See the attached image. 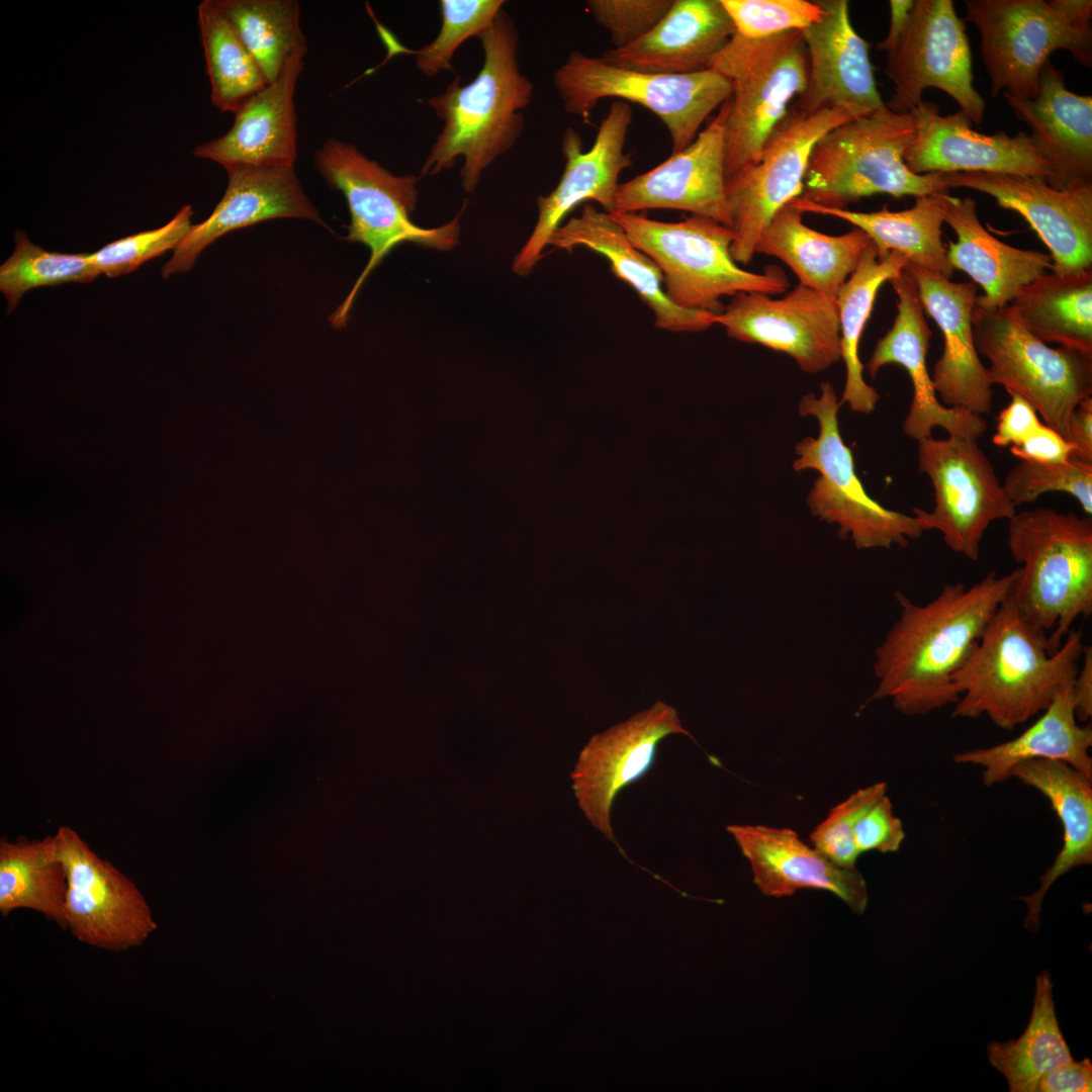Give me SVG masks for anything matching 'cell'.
Returning <instances> with one entry per match:
<instances>
[{
    "instance_id": "25",
    "label": "cell",
    "mask_w": 1092,
    "mask_h": 1092,
    "mask_svg": "<svg viewBox=\"0 0 1092 1092\" xmlns=\"http://www.w3.org/2000/svg\"><path fill=\"white\" fill-rule=\"evenodd\" d=\"M907 268L915 280L924 310L943 337L942 354L930 374L939 400L946 406L976 415L989 414L993 407V384L973 334L976 285L953 282L909 264Z\"/></svg>"
},
{
    "instance_id": "40",
    "label": "cell",
    "mask_w": 1092,
    "mask_h": 1092,
    "mask_svg": "<svg viewBox=\"0 0 1092 1092\" xmlns=\"http://www.w3.org/2000/svg\"><path fill=\"white\" fill-rule=\"evenodd\" d=\"M991 1065L1007 1080L1011 1092H1035L1042 1076L1073 1061L1061 1032L1046 971L1036 977L1029 1022L1016 1039L993 1041L987 1048Z\"/></svg>"
},
{
    "instance_id": "37",
    "label": "cell",
    "mask_w": 1092,
    "mask_h": 1092,
    "mask_svg": "<svg viewBox=\"0 0 1092 1092\" xmlns=\"http://www.w3.org/2000/svg\"><path fill=\"white\" fill-rule=\"evenodd\" d=\"M1008 306L1041 342L1092 355V268L1066 275L1045 272L1022 287Z\"/></svg>"
},
{
    "instance_id": "10",
    "label": "cell",
    "mask_w": 1092,
    "mask_h": 1092,
    "mask_svg": "<svg viewBox=\"0 0 1092 1092\" xmlns=\"http://www.w3.org/2000/svg\"><path fill=\"white\" fill-rule=\"evenodd\" d=\"M553 82L564 110L586 123L604 98L647 108L666 126L672 154L694 142L707 117L732 93L730 81L712 69L680 75L643 73L577 51L555 71Z\"/></svg>"
},
{
    "instance_id": "35",
    "label": "cell",
    "mask_w": 1092,
    "mask_h": 1092,
    "mask_svg": "<svg viewBox=\"0 0 1092 1092\" xmlns=\"http://www.w3.org/2000/svg\"><path fill=\"white\" fill-rule=\"evenodd\" d=\"M802 214L792 202L781 208L762 231L755 254L779 258L800 284L836 302L841 285L872 241L857 228L840 236L822 234L807 226Z\"/></svg>"
},
{
    "instance_id": "16",
    "label": "cell",
    "mask_w": 1092,
    "mask_h": 1092,
    "mask_svg": "<svg viewBox=\"0 0 1092 1092\" xmlns=\"http://www.w3.org/2000/svg\"><path fill=\"white\" fill-rule=\"evenodd\" d=\"M54 837L67 875L66 929L105 950L141 946L158 925L134 883L72 828L61 826Z\"/></svg>"
},
{
    "instance_id": "33",
    "label": "cell",
    "mask_w": 1092,
    "mask_h": 1092,
    "mask_svg": "<svg viewBox=\"0 0 1092 1092\" xmlns=\"http://www.w3.org/2000/svg\"><path fill=\"white\" fill-rule=\"evenodd\" d=\"M1011 778L1037 790L1051 803L1063 829V844L1039 877L1038 889L1019 897L1027 905L1024 926L1039 927L1042 900L1051 886L1071 870L1092 862V779L1060 760L1031 759L1016 764Z\"/></svg>"
},
{
    "instance_id": "56",
    "label": "cell",
    "mask_w": 1092,
    "mask_h": 1092,
    "mask_svg": "<svg viewBox=\"0 0 1092 1092\" xmlns=\"http://www.w3.org/2000/svg\"><path fill=\"white\" fill-rule=\"evenodd\" d=\"M914 4L915 1L913 0H891L889 2V32L885 39L876 44L877 49L885 51L888 56L897 49L910 22Z\"/></svg>"
},
{
    "instance_id": "38",
    "label": "cell",
    "mask_w": 1092,
    "mask_h": 1092,
    "mask_svg": "<svg viewBox=\"0 0 1092 1092\" xmlns=\"http://www.w3.org/2000/svg\"><path fill=\"white\" fill-rule=\"evenodd\" d=\"M907 265L908 261L897 252L879 259L872 242L837 293L840 350L846 368V382L839 403L847 402L853 412L871 414L880 399L877 390L863 379L859 343L881 286L898 277Z\"/></svg>"
},
{
    "instance_id": "14",
    "label": "cell",
    "mask_w": 1092,
    "mask_h": 1092,
    "mask_svg": "<svg viewBox=\"0 0 1092 1092\" xmlns=\"http://www.w3.org/2000/svg\"><path fill=\"white\" fill-rule=\"evenodd\" d=\"M917 454L918 469L934 490V507L930 512L914 508V516L923 531H938L950 550L976 561L988 527L1012 518L1015 505L978 440L923 439Z\"/></svg>"
},
{
    "instance_id": "46",
    "label": "cell",
    "mask_w": 1092,
    "mask_h": 1092,
    "mask_svg": "<svg viewBox=\"0 0 1092 1092\" xmlns=\"http://www.w3.org/2000/svg\"><path fill=\"white\" fill-rule=\"evenodd\" d=\"M192 214L191 205H184L166 224L118 239L89 254L91 262L99 274L108 277L130 273L145 262L175 250L192 226Z\"/></svg>"
},
{
    "instance_id": "23",
    "label": "cell",
    "mask_w": 1092,
    "mask_h": 1092,
    "mask_svg": "<svg viewBox=\"0 0 1092 1092\" xmlns=\"http://www.w3.org/2000/svg\"><path fill=\"white\" fill-rule=\"evenodd\" d=\"M897 295V315L881 338L866 367L875 378L885 365L898 364L908 373L913 398L903 422L906 436L916 440L932 438L934 428L948 436L979 440L987 429L983 416L944 405L934 389L926 357L931 331L924 315L915 280L906 268L891 281Z\"/></svg>"
},
{
    "instance_id": "53",
    "label": "cell",
    "mask_w": 1092,
    "mask_h": 1092,
    "mask_svg": "<svg viewBox=\"0 0 1092 1092\" xmlns=\"http://www.w3.org/2000/svg\"><path fill=\"white\" fill-rule=\"evenodd\" d=\"M1039 1092H1090L1092 1091V1063L1085 1058L1074 1060L1046 1073L1038 1082Z\"/></svg>"
},
{
    "instance_id": "1",
    "label": "cell",
    "mask_w": 1092,
    "mask_h": 1092,
    "mask_svg": "<svg viewBox=\"0 0 1092 1092\" xmlns=\"http://www.w3.org/2000/svg\"><path fill=\"white\" fill-rule=\"evenodd\" d=\"M1016 569L990 571L971 586L945 583L924 605L895 593L900 618L876 649L874 672L879 684L867 703L889 698L909 716L925 715L960 696L952 675L962 666L987 624L1010 596Z\"/></svg>"
},
{
    "instance_id": "2",
    "label": "cell",
    "mask_w": 1092,
    "mask_h": 1092,
    "mask_svg": "<svg viewBox=\"0 0 1092 1092\" xmlns=\"http://www.w3.org/2000/svg\"><path fill=\"white\" fill-rule=\"evenodd\" d=\"M1083 645L1082 633L1072 628L1050 653L1048 634L1030 624L1008 597L952 675L960 698L951 716L985 715L997 727L1013 730L1045 710L1074 678Z\"/></svg>"
},
{
    "instance_id": "49",
    "label": "cell",
    "mask_w": 1092,
    "mask_h": 1092,
    "mask_svg": "<svg viewBox=\"0 0 1092 1092\" xmlns=\"http://www.w3.org/2000/svg\"><path fill=\"white\" fill-rule=\"evenodd\" d=\"M673 0H589L595 21L610 34L612 49L625 48L648 33L667 13Z\"/></svg>"
},
{
    "instance_id": "3",
    "label": "cell",
    "mask_w": 1092,
    "mask_h": 1092,
    "mask_svg": "<svg viewBox=\"0 0 1092 1092\" xmlns=\"http://www.w3.org/2000/svg\"><path fill=\"white\" fill-rule=\"evenodd\" d=\"M483 64L472 82L462 85L456 76L428 105L443 121L423 164V176L453 167L461 157L462 186L475 190L482 172L506 154L522 134V110L531 102L534 86L518 62L519 34L503 9L479 37Z\"/></svg>"
},
{
    "instance_id": "20",
    "label": "cell",
    "mask_w": 1092,
    "mask_h": 1092,
    "mask_svg": "<svg viewBox=\"0 0 1092 1092\" xmlns=\"http://www.w3.org/2000/svg\"><path fill=\"white\" fill-rule=\"evenodd\" d=\"M944 185L992 196L998 206L1018 212L1049 248L1052 272L1073 274L1092 268V185L1065 190L1043 179L990 172L940 173Z\"/></svg>"
},
{
    "instance_id": "47",
    "label": "cell",
    "mask_w": 1092,
    "mask_h": 1092,
    "mask_svg": "<svg viewBox=\"0 0 1092 1092\" xmlns=\"http://www.w3.org/2000/svg\"><path fill=\"white\" fill-rule=\"evenodd\" d=\"M736 33L750 39L803 30L820 20L823 9L806 0H721Z\"/></svg>"
},
{
    "instance_id": "5",
    "label": "cell",
    "mask_w": 1092,
    "mask_h": 1092,
    "mask_svg": "<svg viewBox=\"0 0 1092 1092\" xmlns=\"http://www.w3.org/2000/svg\"><path fill=\"white\" fill-rule=\"evenodd\" d=\"M913 135L911 112L898 113L886 105L834 127L812 149L801 197L845 209L875 194L900 198L949 193L940 173L918 175L906 166L904 156Z\"/></svg>"
},
{
    "instance_id": "43",
    "label": "cell",
    "mask_w": 1092,
    "mask_h": 1092,
    "mask_svg": "<svg viewBox=\"0 0 1092 1092\" xmlns=\"http://www.w3.org/2000/svg\"><path fill=\"white\" fill-rule=\"evenodd\" d=\"M15 250L0 267V290L11 312L23 294L33 288L94 281L100 274L89 254L49 252L34 245L22 231L14 234Z\"/></svg>"
},
{
    "instance_id": "12",
    "label": "cell",
    "mask_w": 1092,
    "mask_h": 1092,
    "mask_svg": "<svg viewBox=\"0 0 1092 1092\" xmlns=\"http://www.w3.org/2000/svg\"><path fill=\"white\" fill-rule=\"evenodd\" d=\"M975 346L989 362L991 383L1024 397L1066 441L1071 415L1092 394V355L1052 348L1030 334L1009 306L973 313Z\"/></svg>"
},
{
    "instance_id": "24",
    "label": "cell",
    "mask_w": 1092,
    "mask_h": 1092,
    "mask_svg": "<svg viewBox=\"0 0 1092 1092\" xmlns=\"http://www.w3.org/2000/svg\"><path fill=\"white\" fill-rule=\"evenodd\" d=\"M823 15L802 30L808 79L795 109L812 114L846 107L866 115L886 104L877 88L869 43L855 31L846 0L817 1Z\"/></svg>"
},
{
    "instance_id": "19",
    "label": "cell",
    "mask_w": 1092,
    "mask_h": 1092,
    "mask_svg": "<svg viewBox=\"0 0 1092 1092\" xmlns=\"http://www.w3.org/2000/svg\"><path fill=\"white\" fill-rule=\"evenodd\" d=\"M671 734L694 737L676 710L662 701L595 734L581 750L572 771L578 805L590 824L625 855L611 825L618 794L652 767L659 742Z\"/></svg>"
},
{
    "instance_id": "48",
    "label": "cell",
    "mask_w": 1092,
    "mask_h": 1092,
    "mask_svg": "<svg viewBox=\"0 0 1092 1092\" xmlns=\"http://www.w3.org/2000/svg\"><path fill=\"white\" fill-rule=\"evenodd\" d=\"M887 784L880 782L849 795L830 809L826 818L812 830L811 844L837 866L855 868L859 854L853 840L854 824L864 810L887 794Z\"/></svg>"
},
{
    "instance_id": "27",
    "label": "cell",
    "mask_w": 1092,
    "mask_h": 1092,
    "mask_svg": "<svg viewBox=\"0 0 1092 1092\" xmlns=\"http://www.w3.org/2000/svg\"><path fill=\"white\" fill-rule=\"evenodd\" d=\"M228 175L222 198L204 221L192 224L162 268L163 278L189 271L200 253L221 236L267 219L306 218L327 228L294 168H240Z\"/></svg>"
},
{
    "instance_id": "45",
    "label": "cell",
    "mask_w": 1092,
    "mask_h": 1092,
    "mask_svg": "<svg viewBox=\"0 0 1092 1092\" xmlns=\"http://www.w3.org/2000/svg\"><path fill=\"white\" fill-rule=\"evenodd\" d=\"M1003 487L1015 507L1035 502L1046 492L1074 496L1086 516H1092V464L1071 457L1064 463L1020 460L1006 475Z\"/></svg>"
},
{
    "instance_id": "39",
    "label": "cell",
    "mask_w": 1092,
    "mask_h": 1092,
    "mask_svg": "<svg viewBox=\"0 0 1092 1092\" xmlns=\"http://www.w3.org/2000/svg\"><path fill=\"white\" fill-rule=\"evenodd\" d=\"M67 875L54 835L0 841V913L28 909L66 929Z\"/></svg>"
},
{
    "instance_id": "41",
    "label": "cell",
    "mask_w": 1092,
    "mask_h": 1092,
    "mask_svg": "<svg viewBox=\"0 0 1092 1092\" xmlns=\"http://www.w3.org/2000/svg\"><path fill=\"white\" fill-rule=\"evenodd\" d=\"M198 26L211 101L220 111L235 114L269 82L217 0L198 5Z\"/></svg>"
},
{
    "instance_id": "32",
    "label": "cell",
    "mask_w": 1092,
    "mask_h": 1092,
    "mask_svg": "<svg viewBox=\"0 0 1092 1092\" xmlns=\"http://www.w3.org/2000/svg\"><path fill=\"white\" fill-rule=\"evenodd\" d=\"M942 209L944 222L957 235V242L947 243L948 262L982 287L978 307L992 311L1009 305L1022 287L1052 270L1050 255L1010 246L991 235L979 220L973 197L948 193Z\"/></svg>"
},
{
    "instance_id": "7",
    "label": "cell",
    "mask_w": 1092,
    "mask_h": 1092,
    "mask_svg": "<svg viewBox=\"0 0 1092 1092\" xmlns=\"http://www.w3.org/2000/svg\"><path fill=\"white\" fill-rule=\"evenodd\" d=\"M966 19L981 34V58L994 97L1034 99L1057 50L1092 66L1091 0H966Z\"/></svg>"
},
{
    "instance_id": "52",
    "label": "cell",
    "mask_w": 1092,
    "mask_h": 1092,
    "mask_svg": "<svg viewBox=\"0 0 1092 1092\" xmlns=\"http://www.w3.org/2000/svg\"><path fill=\"white\" fill-rule=\"evenodd\" d=\"M1010 451L1024 461L1064 463L1073 456L1074 447L1055 430L1041 424L1021 444L1011 446Z\"/></svg>"
},
{
    "instance_id": "29",
    "label": "cell",
    "mask_w": 1092,
    "mask_h": 1092,
    "mask_svg": "<svg viewBox=\"0 0 1092 1092\" xmlns=\"http://www.w3.org/2000/svg\"><path fill=\"white\" fill-rule=\"evenodd\" d=\"M305 54L294 55L280 76L246 102L223 135L198 145L193 155L240 168H294L297 127L294 92Z\"/></svg>"
},
{
    "instance_id": "9",
    "label": "cell",
    "mask_w": 1092,
    "mask_h": 1092,
    "mask_svg": "<svg viewBox=\"0 0 1092 1092\" xmlns=\"http://www.w3.org/2000/svg\"><path fill=\"white\" fill-rule=\"evenodd\" d=\"M732 85L724 127L726 178L756 164L769 135L805 90L808 55L801 30L750 39L735 33L710 68Z\"/></svg>"
},
{
    "instance_id": "4",
    "label": "cell",
    "mask_w": 1092,
    "mask_h": 1092,
    "mask_svg": "<svg viewBox=\"0 0 1092 1092\" xmlns=\"http://www.w3.org/2000/svg\"><path fill=\"white\" fill-rule=\"evenodd\" d=\"M1008 547L1020 565L1009 598L1055 653L1073 623L1092 613V518L1043 507L1016 512Z\"/></svg>"
},
{
    "instance_id": "50",
    "label": "cell",
    "mask_w": 1092,
    "mask_h": 1092,
    "mask_svg": "<svg viewBox=\"0 0 1092 1092\" xmlns=\"http://www.w3.org/2000/svg\"><path fill=\"white\" fill-rule=\"evenodd\" d=\"M905 839L903 823L895 816L889 797L882 796L857 818L853 840L858 854L896 852Z\"/></svg>"
},
{
    "instance_id": "6",
    "label": "cell",
    "mask_w": 1092,
    "mask_h": 1092,
    "mask_svg": "<svg viewBox=\"0 0 1092 1092\" xmlns=\"http://www.w3.org/2000/svg\"><path fill=\"white\" fill-rule=\"evenodd\" d=\"M314 164L326 182L347 200L351 221L345 240L370 250L367 265L330 317L334 328L342 329L366 278L394 247L410 242L442 251L453 249L459 243L461 212L438 228L417 225L411 219L418 201L417 177L393 175L355 146L336 139L327 140L315 152Z\"/></svg>"
},
{
    "instance_id": "11",
    "label": "cell",
    "mask_w": 1092,
    "mask_h": 1092,
    "mask_svg": "<svg viewBox=\"0 0 1092 1092\" xmlns=\"http://www.w3.org/2000/svg\"><path fill=\"white\" fill-rule=\"evenodd\" d=\"M840 406L829 382L821 384L819 397L808 393L800 402V414L814 416L819 424L818 437H807L795 448L799 457L794 469H814L820 474L807 504L813 515L838 524L839 535H850L858 549L905 547L924 531L915 516L889 510L868 494L855 472L852 451L839 433Z\"/></svg>"
},
{
    "instance_id": "17",
    "label": "cell",
    "mask_w": 1092,
    "mask_h": 1092,
    "mask_svg": "<svg viewBox=\"0 0 1092 1092\" xmlns=\"http://www.w3.org/2000/svg\"><path fill=\"white\" fill-rule=\"evenodd\" d=\"M632 110L627 102L616 100L602 120L595 143L588 151L578 132L568 127L562 139L564 170L555 189L538 197V219L526 244L517 254L513 270L529 274L541 260L543 251L564 217L577 205L596 201L604 211L613 213L620 174L632 165L625 153Z\"/></svg>"
},
{
    "instance_id": "31",
    "label": "cell",
    "mask_w": 1092,
    "mask_h": 1092,
    "mask_svg": "<svg viewBox=\"0 0 1092 1092\" xmlns=\"http://www.w3.org/2000/svg\"><path fill=\"white\" fill-rule=\"evenodd\" d=\"M548 245L566 251L584 247L602 255L614 276L628 284L651 309L654 325L664 331L701 332L715 325V313L677 307L666 296L657 265L629 240L610 213L584 203L552 234Z\"/></svg>"
},
{
    "instance_id": "42",
    "label": "cell",
    "mask_w": 1092,
    "mask_h": 1092,
    "mask_svg": "<svg viewBox=\"0 0 1092 1092\" xmlns=\"http://www.w3.org/2000/svg\"><path fill=\"white\" fill-rule=\"evenodd\" d=\"M269 83L296 54H306L296 0H217Z\"/></svg>"
},
{
    "instance_id": "54",
    "label": "cell",
    "mask_w": 1092,
    "mask_h": 1092,
    "mask_svg": "<svg viewBox=\"0 0 1092 1092\" xmlns=\"http://www.w3.org/2000/svg\"><path fill=\"white\" fill-rule=\"evenodd\" d=\"M1067 441L1073 445V458L1092 464V396L1079 402L1070 417Z\"/></svg>"
},
{
    "instance_id": "36",
    "label": "cell",
    "mask_w": 1092,
    "mask_h": 1092,
    "mask_svg": "<svg viewBox=\"0 0 1092 1092\" xmlns=\"http://www.w3.org/2000/svg\"><path fill=\"white\" fill-rule=\"evenodd\" d=\"M946 194L915 197L914 205L901 211H891L886 205L873 212L827 208L801 196L791 202L803 213L835 216L860 229L875 245L879 259L897 252L909 265L950 279L953 268L942 242V205Z\"/></svg>"
},
{
    "instance_id": "28",
    "label": "cell",
    "mask_w": 1092,
    "mask_h": 1092,
    "mask_svg": "<svg viewBox=\"0 0 1092 1092\" xmlns=\"http://www.w3.org/2000/svg\"><path fill=\"white\" fill-rule=\"evenodd\" d=\"M1004 97L1052 167L1045 182L1057 190L1092 185V96L1068 90L1063 72L1048 62L1034 99Z\"/></svg>"
},
{
    "instance_id": "8",
    "label": "cell",
    "mask_w": 1092,
    "mask_h": 1092,
    "mask_svg": "<svg viewBox=\"0 0 1092 1092\" xmlns=\"http://www.w3.org/2000/svg\"><path fill=\"white\" fill-rule=\"evenodd\" d=\"M631 243L660 269L664 292L677 307L719 313L721 298L740 292L780 294L789 287L783 270L742 269L732 258L733 230L709 217L661 221L638 213H610Z\"/></svg>"
},
{
    "instance_id": "18",
    "label": "cell",
    "mask_w": 1092,
    "mask_h": 1092,
    "mask_svg": "<svg viewBox=\"0 0 1092 1092\" xmlns=\"http://www.w3.org/2000/svg\"><path fill=\"white\" fill-rule=\"evenodd\" d=\"M727 335L790 355L807 373H817L841 358L836 302L798 284L781 298L740 292L714 315Z\"/></svg>"
},
{
    "instance_id": "44",
    "label": "cell",
    "mask_w": 1092,
    "mask_h": 1092,
    "mask_svg": "<svg viewBox=\"0 0 1092 1092\" xmlns=\"http://www.w3.org/2000/svg\"><path fill=\"white\" fill-rule=\"evenodd\" d=\"M503 0H442V24L438 35L416 55L418 69L434 77L451 69L456 50L468 38L479 37L502 10Z\"/></svg>"
},
{
    "instance_id": "34",
    "label": "cell",
    "mask_w": 1092,
    "mask_h": 1092,
    "mask_svg": "<svg viewBox=\"0 0 1092 1092\" xmlns=\"http://www.w3.org/2000/svg\"><path fill=\"white\" fill-rule=\"evenodd\" d=\"M1073 679L1063 686L1042 715L1020 735L989 747L958 752L953 761L982 767L987 787L1008 781L1016 764L1031 759L1064 761L1092 779L1089 753L1092 728L1090 724L1077 723Z\"/></svg>"
},
{
    "instance_id": "51",
    "label": "cell",
    "mask_w": 1092,
    "mask_h": 1092,
    "mask_svg": "<svg viewBox=\"0 0 1092 1092\" xmlns=\"http://www.w3.org/2000/svg\"><path fill=\"white\" fill-rule=\"evenodd\" d=\"M1007 392L1011 399L999 414L992 438L998 447L1021 444L1042 424L1034 407L1024 397L1014 391Z\"/></svg>"
},
{
    "instance_id": "26",
    "label": "cell",
    "mask_w": 1092,
    "mask_h": 1092,
    "mask_svg": "<svg viewBox=\"0 0 1092 1092\" xmlns=\"http://www.w3.org/2000/svg\"><path fill=\"white\" fill-rule=\"evenodd\" d=\"M727 831L749 861L753 882L763 895L781 898L801 889L823 890L837 896L852 912H864L868 888L856 868L837 866L802 841L793 829L734 824L727 826Z\"/></svg>"
},
{
    "instance_id": "21",
    "label": "cell",
    "mask_w": 1092,
    "mask_h": 1092,
    "mask_svg": "<svg viewBox=\"0 0 1092 1092\" xmlns=\"http://www.w3.org/2000/svg\"><path fill=\"white\" fill-rule=\"evenodd\" d=\"M725 101L693 143L661 164L619 185L613 213L675 209L732 226L726 198Z\"/></svg>"
},
{
    "instance_id": "22",
    "label": "cell",
    "mask_w": 1092,
    "mask_h": 1092,
    "mask_svg": "<svg viewBox=\"0 0 1092 1092\" xmlns=\"http://www.w3.org/2000/svg\"><path fill=\"white\" fill-rule=\"evenodd\" d=\"M914 135L904 162L914 174L990 172L1029 176L1048 181L1051 165L1034 150L1028 133H981L959 110L940 115L936 104L922 101L910 111Z\"/></svg>"
},
{
    "instance_id": "15",
    "label": "cell",
    "mask_w": 1092,
    "mask_h": 1092,
    "mask_svg": "<svg viewBox=\"0 0 1092 1092\" xmlns=\"http://www.w3.org/2000/svg\"><path fill=\"white\" fill-rule=\"evenodd\" d=\"M885 73L895 93L885 103L906 113L922 103L926 88L949 95L971 122L984 120L986 103L974 87L972 54L966 24L952 0H917L897 49L888 56Z\"/></svg>"
},
{
    "instance_id": "55",
    "label": "cell",
    "mask_w": 1092,
    "mask_h": 1092,
    "mask_svg": "<svg viewBox=\"0 0 1092 1092\" xmlns=\"http://www.w3.org/2000/svg\"><path fill=\"white\" fill-rule=\"evenodd\" d=\"M1081 664L1073 679L1072 691L1076 719L1082 722L1092 716V648L1083 645Z\"/></svg>"
},
{
    "instance_id": "13",
    "label": "cell",
    "mask_w": 1092,
    "mask_h": 1092,
    "mask_svg": "<svg viewBox=\"0 0 1092 1092\" xmlns=\"http://www.w3.org/2000/svg\"><path fill=\"white\" fill-rule=\"evenodd\" d=\"M862 115L846 107L812 114L792 107L767 139L756 164L726 178L734 233L730 253L738 265L751 261L758 239L774 215L802 195L815 144L834 127Z\"/></svg>"
},
{
    "instance_id": "30",
    "label": "cell",
    "mask_w": 1092,
    "mask_h": 1092,
    "mask_svg": "<svg viewBox=\"0 0 1092 1092\" xmlns=\"http://www.w3.org/2000/svg\"><path fill=\"white\" fill-rule=\"evenodd\" d=\"M736 33L721 0H673L644 36L606 51V63L643 73L680 75L708 70L713 57Z\"/></svg>"
}]
</instances>
